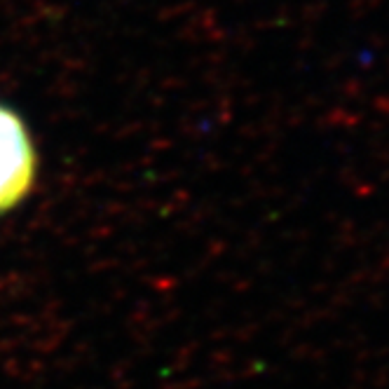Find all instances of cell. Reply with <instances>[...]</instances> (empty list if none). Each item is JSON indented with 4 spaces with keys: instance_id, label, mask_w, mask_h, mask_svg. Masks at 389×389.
I'll list each match as a JSON object with an SVG mask.
<instances>
[{
    "instance_id": "1",
    "label": "cell",
    "mask_w": 389,
    "mask_h": 389,
    "mask_svg": "<svg viewBox=\"0 0 389 389\" xmlns=\"http://www.w3.org/2000/svg\"><path fill=\"white\" fill-rule=\"evenodd\" d=\"M35 174V153L21 117L0 106V214L28 193Z\"/></svg>"
}]
</instances>
